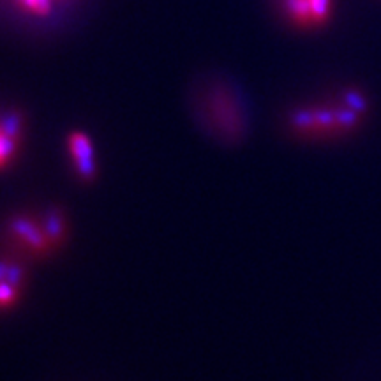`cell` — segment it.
<instances>
[{
    "mask_svg": "<svg viewBox=\"0 0 381 381\" xmlns=\"http://www.w3.org/2000/svg\"><path fill=\"white\" fill-rule=\"evenodd\" d=\"M369 116V101L359 91H346L339 101L295 109L290 127L300 138L341 140L359 131Z\"/></svg>",
    "mask_w": 381,
    "mask_h": 381,
    "instance_id": "6da1fadb",
    "label": "cell"
},
{
    "mask_svg": "<svg viewBox=\"0 0 381 381\" xmlns=\"http://www.w3.org/2000/svg\"><path fill=\"white\" fill-rule=\"evenodd\" d=\"M281 15L298 30L323 29L334 15V0H277Z\"/></svg>",
    "mask_w": 381,
    "mask_h": 381,
    "instance_id": "7a4b0ae2",
    "label": "cell"
},
{
    "mask_svg": "<svg viewBox=\"0 0 381 381\" xmlns=\"http://www.w3.org/2000/svg\"><path fill=\"white\" fill-rule=\"evenodd\" d=\"M22 136V116L16 112L0 116V168L8 166L18 149Z\"/></svg>",
    "mask_w": 381,
    "mask_h": 381,
    "instance_id": "3957f363",
    "label": "cell"
},
{
    "mask_svg": "<svg viewBox=\"0 0 381 381\" xmlns=\"http://www.w3.org/2000/svg\"><path fill=\"white\" fill-rule=\"evenodd\" d=\"M69 150L76 161L78 173L83 180H92L94 177V164H92V147L91 140L83 133H71L69 136Z\"/></svg>",
    "mask_w": 381,
    "mask_h": 381,
    "instance_id": "277c9868",
    "label": "cell"
},
{
    "mask_svg": "<svg viewBox=\"0 0 381 381\" xmlns=\"http://www.w3.org/2000/svg\"><path fill=\"white\" fill-rule=\"evenodd\" d=\"M13 232L34 253H46L50 249V242L53 240L50 233H48V229L41 232L34 222L25 221V219H18V221L13 222Z\"/></svg>",
    "mask_w": 381,
    "mask_h": 381,
    "instance_id": "5b68a950",
    "label": "cell"
},
{
    "mask_svg": "<svg viewBox=\"0 0 381 381\" xmlns=\"http://www.w3.org/2000/svg\"><path fill=\"white\" fill-rule=\"evenodd\" d=\"M20 4L32 15L48 16L53 11L55 4H60V0H20Z\"/></svg>",
    "mask_w": 381,
    "mask_h": 381,
    "instance_id": "8992f818",
    "label": "cell"
},
{
    "mask_svg": "<svg viewBox=\"0 0 381 381\" xmlns=\"http://www.w3.org/2000/svg\"><path fill=\"white\" fill-rule=\"evenodd\" d=\"M18 298V284L8 279L0 281V307H8Z\"/></svg>",
    "mask_w": 381,
    "mask_h": 381,
    "instance_id": "52a82bcc",
    "label": "cell"
}]
</instances>
